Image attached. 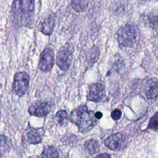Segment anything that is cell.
<instances>
[{
    "mask_svg": "<svg viewBox=\"0 0 158 158\" xmlns=\"http://www.w3.org/2000/svg\"><path fill=\"white\" fill-rule=\"evenodd\" d=\"M95 114L88 110L86 106L82 105L73 110L70 115V122L78 127L80 132L85 133L90 130L96 124Z\"/></svg>",
    "mask_w": 158,
    "mask_h": 158,
    "instance_id": "cell-1",
    "label": "cell"
},
{
    "mask_svg": "<svg viewBox=\"0 0 158 158\" xmlns=\"http://www.w3.org/2000/svg\"><path fill=\"white\" fill-rule=\"evenodd\" d=\"M35 0H14L12 14L15 20L23 25H29L33 21Z\"/></svg>",
    "mask_w": 158,
    "mask_h": 158,
    "instance_id": "cell-2",
    "label": "cell"
},
{
    "mask_svg": "<svg viewBox=\"0 0 158 158\" xmlns=\"http://www.w3.org/2000/svg\"><path fill=\"white\" fill-rule=\"evenodd\" d=\"M117 39L121 47H131L136 41V31L130 24H125L118 31Z\"/></svg>",
    "mask_w": 158,
    "mask_h": 158,
    "instance_id": "cell-3",
    "label": "cell"
},
{
    "mask_svg": "<svg viewBox=\"0 0 158 158\" xmlns=\"http://www.w3.org/2000/svg\"><path fill=\"white\" fill-rule=\"evenodd\" d=\"M30 77L26 72H19L15 74L12 83V90L19 96H23L28 90Z\"/></svg>",
    "mask_w": 158,
    "mask_h": 158,
    "instance_id": "cell-4",
    "label": "cell"
},
{
    "mask_svg": "<svg viewBox=\"0 0 158 158\" xmlns=\"http://www.w3.org/2000/svg\"><path fill=\"white\" fill-rule=\"evenodd\" d=\"M72 60V52L69 47H62L57 54L56 64L59 69L66 71L70 67Z\"/></svg>",
    "mask_w": 158,
    "mask_h": 158,
    "instance_id": "cell-5",
    "label": "cell"
},
{
    "mask_svg": "<svg viewBox=\"0 0 158 158\" xmlns=\"http://www.w3.org/2000/svg\"><path fill=\"white\" fill-rule=\"evenodd\" d=\"M54 55L52 49L50 48H45L40 56L39 69L44 72H49L54 65Z\"/></svg>",
    "mask_w": 158,
    "mask_h": 158,
    "instance_id": "cell-6",
    "label": "cell"
},
{
    "mask_svg": "<svg viewBox=\"0 0 158 158\" xmlns=\"http://www.w3.org/2000/svg\"><path fill=\"white\" fill-rule=\"evenodd\" d=\"M105 145L110 149L117 151L123 149L127 144V138L120 133L112 134L105 139Z\"/></svg>",
    "mask_w": 158,
    "mask_h": 158,
    "instance_id": "cell-7",
    "label": "cell"
},
{
    "mask_svg": "<svg viewBox=\"0 0 158 158\" xmlns=\"http://www.w3.org/2000/svg\"><path fill=\"white\" fill-rule=\"evenodd\" d=\"M105 96L104 86L101 83H94L89 86L88 99L93 102L101 101Z\"/></svg>",
    "mask_w": 158,
    "mask_h": 158,
    "instance_id": "cell-8",
    "label": "cell"
},
{
    "mask_svg": "<svg viewBox=\"0 0 158 158\" xmlns=\"http://www.w3.org/2000/svg\"><path fill=\"white\" fill-rule=\"evenodd\" d=\"M51 110L49 103L45 102H36L29 107L28 112L31 115L42 117L46 115Z\"/></svg>",
    "mask_w": 158,
    "mask_h": 158,
    "instance_id": "cell-9",
    "label": "cell"
},
{
    "mask_svg": "<svg viewBox=\"0 0 158 158\" xmlns=\"http://www.w3.org/2000/svg\"><path fill=\"white\" fill-rule=\"evenodd\" d=\"M55 24V15L49 14L43 19L38 25V30L46 35H50L54 29Z\"/></svg>",
    "mask_w": 158,
    "mask_h": 158,
    "instance_id": "cell-10",
    "label": "cell"
},
{
    "mask_svg": "<svg viewBox=\"0 0 158 158\" xmlns=\"http://www.w3.org/2000/svg\"><path fill=\"white\" fill-rule=\"evenodd\" d=\"M143 91L148 98H156L158 96V80L152 78L146 81L143 86Z\"/></svg>",
    "mask_w": 158,
    "mask_h": 158,
    "instance_id": "cell-11",
    "label": "cell"
},
{
    "mask_svg": "<svg viewBox=\"0 0 158 158\" xmlns=\"http://www.w3.org/2000/svg\"><path fill=\"white\" fill-rule=\"evenodd\" d=\"M59 152L52 146H47L43 149L40 158H59Z\"/></svg>",
    "mask_w": 158,
    "mask_h": 158,
    "instance_id": "cell-12",
    "label": "cell"
},
{
    "mask_svg": "<svg viewBox=\"0 0 158 158\" xmlns=\"http://www.w3.org/2000/svg\"><path fill=\"white\" fill-rule=\"evenodd\" d=\"M27 139L30 143L38 144L41 143V137L37 130L30 129L27 133Z\"/></svg>",
    "mask_w": 158,
    "mask_h": 158,
    "instance_id": "cell-13",
    "label": "cell"
},
{
    "mask_svg": "<svg viewBox=\"0 0 158 158\" xmlns=\"http://www.w3.org/2000/svg\"><path fill=\"white\" fill-rule=\"evenodd\" d=\"M88 4V0H72L71 6L74 10L78 12L86 10Z\"/></svg>",
    "mask_w": 158,
    "mask_h": 158,
    "instance_id": "cell-14",
    "label": "cell"
},
{
    "mask_svg": "<svg viewBox=\"0 0 158 158\" xmlns=\"http://www.w3.org/2000/svg\"><path fill=\"white\" fill-rule=\"evenodd\" d=\"M85 146L88 152L91 154L97 153L99 151V144L98 142L93 139L86 141L85 143Z\"/></svg>",
    "mask_w": 158,
    "mask_h": 158,
    "instance_id": "cell-15",
    "label": "cell"
},
{
    "mask_svg": "<svg viewBox=\"0 0 158 158\" xmlns=\"http://www.w3.org/2000/svg\"><path fill=\"white\" fill-rule=\"evenodd\" d=\"M99 56V51L98 49L96 46H93L89 52V56H88V62L90 65H92L93 64H94L97 60L98 59Z\"/></svg>",
    "mask_w": 158,
    "mask_h": 158,
    "instance_id": "cell-16",
    "label": "cell"
},
{
    "mask_svg": "<svg viewBox=\"0 0 158 158\" xmlns=\"http://www.w3.org/2000/svg\"><path fill=\"white\" fill-rule=\"evenodd\" d=\"M148 128L154 131H158V112H157L150 119Z\"/></svg>",
    "mask_w": 158,
    "mask_h": 158,
    "instance_id": "cell-17",
    "label": "cell"
},
{
    "mask_svg": "<svg viewBox=\"0 0 158 158\" xmlns=\"http://www.w3.org/2000/svg\"><path fill=\"white\" fill-rule=\"evenodd\" d=\"M67 113L64 110H59L56 116H55V120L59 124H62L64 120L67 118Z\"/></svg>",
    "mask_w": 158,
    "mask_h": 158,
    "instance_id": "cell-18",
    "label": "cell"
},
{
    "mask_svg": "<svg viewBox=\"0 0 158 158\" xmlns=\"http://www.w3.org/2000/svg\"><path fill=\"white\" fill-rule=\"evenodd\" d=\"M10 141L7 137L4 136V135H1V151H6L10 148Z\"/></svg>",
    "mask_w": 158,
    "mask_h": 158,
    "instance_id": "cell-19",
    "label": "cell"
},
{
    "mask_svg": "<svg viewBox=\"0 0 158 158\" xmlns=\"http://www.w3.org/2000/svg\"><path fill=\"white\" fill-rule=\"evenodd\" d=\"M122 116V112L119 109H115L111 112V117L114 120H118Z\"/></svg>",
    "mask_w": 158,
    "mask_h": 158,
    "instance_id": "cell-20",
    "label": "cell"
},
{
    "mask_svg": "<svg viewBox=\"0 0 158 158\" xmlns=\"http://www.w3.org/2000/svg\"><path fill=\"white\" fill-rule=\"evenodd\" d=\"M94 158H111L110 156L108 154L104 153V154H101L96 156Z\"/></svg>",
    "mask_w": 158,
    "mask_h": 158,
    "instance_id": "cell-21",
    "label": "cell"
},
{
    "mask_svg": "<svg viewBox=\"0 0 158 158\" xmlns=\"http://www.w3.org/2000/svg\"><path fill=\"white\" fill-rule=\"evenodd\" d=\"M102 117V114L101 112H97L96 114H95V117L98 119H99L101 118V117Z\"/></svg>",
    "mask_w": 158,
    "mask_h": 158,
    "instance_id": "cell-22",
    "label": "cell"
}]
</instances>
